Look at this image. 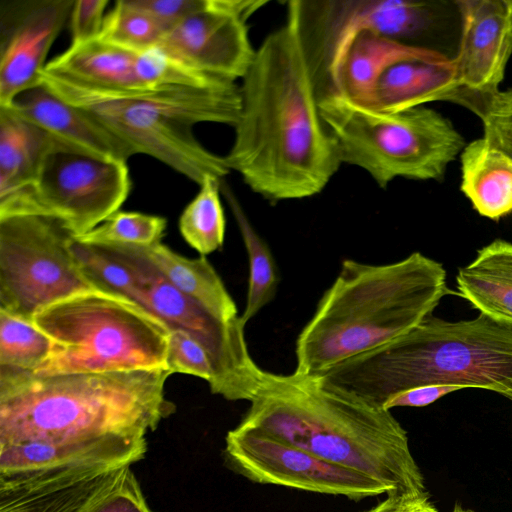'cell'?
<instances>
[{
	"instance_id": "obj_18",
	"label": "cell",
	"mask_w": 512,
	"mask_h": 512,
	"mask_svg": "<svg viewBox=\"0 0 512 512\" xmlns=\"http://www.w3.org/2000/svg\"><path fill=\"white\" fill-rule=\"evenodd\" d=\"M7 107L60 143L89 155L127 162L135 154L93 115L67 103L42 83L17 94Z\"/></svg>"
},
{
	"instance_id": "obj_6",
	"label": "cell",
	"mask_w": 512,
	"mask_h": 512,
	"mask_svg": "<svg viewBox=\"0 0 512 512\" xmlns=\"http://www.w3.org/2000/svg\"><path fill=\"white\" fill-rule=\"evenodd\" d=\"M40 83L67 103L93 115L135 152L151 156L198 185L229 172L224 156L206 149L193 126L234 127L241 109L240 87L194 89L161 87L106 91L85 87L42 71Z\"/></svg>"
},
{
	"instance_id": "obj_36",
	"label": "cell",
	"mask_w": 512,
	"mask_h": 512,
	"mask_svg": "<svg viewBox=\"0 0 512 512\" xmlns=\"http://www.w3.org/2000/svg\"><path fill=\"white\" fill-rule=\"evenodd\" d=\"M461 389L464 388L457 385L421 386L393 396L383 407L388 410L394 407H424L451 392Z\"/></svg>"
},
{
	"instance_id": "obj_8",
	"label": "cell",
	"mask_w": 512,
	"mask_h": 512,
	"mask_svg": "<svg viewBox=\"0 0 512 512\" xmlns=\"http://www.w3.org/2000/svg\"><path fill=\"white\" fill-rule=\"evenodd\" d=\"M319 109L342 164L365 170L380 188L397 177L439 180L466 146L451 122L430 108L387 113L330 94L320 98Z\"/></svg>"
},
{
	"instance_id": "obj_11",
	"label": "cell",
	"mask_w": 512,
	"mask_h": 512,
	"mask_svg": "<svg viewBox=\"0 0 512 512\" xmlns=\"http://www.w3.org/2000/svg\"><path fill=\"white\" fill-rule=\"evenodd\" d=\"M137 304L169 330L188 333L204 348L214 369V380L209 385L213 394L231 401L252 400L265 371L249 354L241 317L226 321L215 316L172 287L157 270L142 289Z\"/></svg>"
},
{
	"instance_id": "obj_10",
	"label": "cell",
	"mask_w": 512,
	"mask_h": 512,
	"mask_svg": "<svg viewBox=\"0 0 512 512\" xmlns=\"http://www.w3.org/2000/svg\"><path fill=\"white\" fill-rule=\"evenodd\" d=\"M132 181L127 162L107 160L58 143L40 168L35 190L43 215L81 236L119 211Z\"/></svg>"
},
{
	"instance_id": "obj_28",
	"label": "cell",
	"mask_w": 512,
	"mask_h": 512,
	"mask_svg": "<svg viewBox=\"0 0 512 512\" xmlns=\"http://www.w3.org/2000/svg\"><path fill=\"white\" fill-rule=\"evenodd\" d=\"M136 75L142 89L180 87L225 89L236 82L192 68L166 54L159 47L138 53Z\"/></svg>"
},
{
	"instance_id": "obj_31",
	"label": "cell",
	"mask_w": 512,
	"mask_h": 512,
	"mask_svg": "<svg viewBox=\"0 0 512 512\" xmlns=\"http://www.w3.org/2000/svg\"><path fill=\"white\" fill-rule=\"evenodd\" d=\"M447 100L478 115L483 124L484 138L512 157V88L491 94L454 91Z\"/></svg>"
},
{
	"instance_id": "obj_20",
	"label": "cell",
	"mask_w": 512,
	"mask_h": 512,
	"mask_svg": "<svg viewBox=\"0 0 512 512\" xmlns=\"http://www.w3.org/2000/svg\"><path fill=\"white\" fill-rule=\"evenodd\" d=\"M137 53L94 38L70 44L44 71L70 82L106 91L142 89L136 75Z\"/></svg>"
},
{
	"instance_id": "obj_26",
	"label": "cell",
	"mask_w": 512,
	"mask_h": 512,
	"mask_svg": "<svg viewBox=\"0 0 512 512\" xmlns=\"http://www.w3.org/2000/svg\"><path fill=\"white\" fill-rule=\"evenodd\" d=\"M221 181L206 177L179 218L182 237L201 256L219 250L224 243L226 220L220 199Z\"/></svg>"
},
{
	"instance_id": "obj_30",
	"label": "cell",
	"mask_w": 512,
	"mask_h": 512,
	"mask_svg": "<svg viewBox=\"0 0 512 512\" xmlns=\"http://www.w3.org/2000/svg\"><path fill=\"white\" fill-rule=\"evenodd\" d=\"M166 218L141 212L117 211L91 231L76 237L94 244H125L150 247L161 242Z\"/></svg>"
},
{
	"instance_id": "obj_38",
	"label": "cell",
	"mask_w": 512,
	"mask_h": 512,
	"mask_svg": "<svg viewBox=\"0 0 512 512\" xmlns=\"http://www.w3.org/2000/svg\"><path fill=\"white\" fill-rule=\"evenodd\" d=\"M451 512H474L473 510L464 508L461 504L455 503Z\"/></svg>"
},
{
	"instance_id": "obj_34",
	"label": "cell",
	"mask_w": 512,
	"mask_h": 512,
	"mask_svg": "<svg viewBox=\"0 0 512 512\" xmlns=\"http://www.w3.org/2000/svg\"><path fill=\"white\" fill-rule=\"evenodd\" d=\"M153 18L166 32L204 8L206 0H128Z\"/></svg>"
},
{
	"instance_id": "obj_32",
	"label": "cell",
	"mask_w": 512,
	"mask_h": 512,
	"mask_svg": "<svg viewBox=\"0 0 512 512\" xmlns=\"http://www.w3.org/2000/svg\"><path fill=\"white\" fill-rule=\"evenodd\" d=\"M82 512H152L131 466L122 468L115 480Z\"/></svg>"
},
{
	"instance_id": "obj_3",
	"label": "cell",
	"mask_w": 512,
	"mask_h": 512,
	"mask_svg": "<svg viewBox=\"0 0 512 512\" xmlns=\"http://www.w3.org/2000/svg\"><path fill=\"white\" fill-rule=\"evenodd\" d=\"M238 424L369 476L392 493H427L406 430L390 410L316 376L265 371Z\"/></svg>"
},
{
	"instance_id": "obj_29",
	"label": "cell",
	"mask_w": 512,
	"mask_h": 512,
	"mask_svg": "<svg viewBox=\"0 0 512 512\" xmlns=\"http://www.w3.org/2000/svg\"><path fill=\"white\" fill-rule=\"evenodd\" d=\"M164 34L148 14L128 0H118L106 14L98 38L138 54L156 47Z\"/></svg>"
},
{
	"instance_id": "obj_35",
	"label": "cell",
	"mask_w": 512,
	"mask_h": 512,
	"mask_svg": "<svg viewBox=\"0 0 512 512\" xmlns=\"http://www.w3.org/2000/svg\"><path fill=\"white\" fill-rule=\"evenodd\" d=\"M108 0H74L70 12L71 43H82L100 35Z\"/></svg>"
},
{
	"instance_id": "obj_21",
	"label": "cell",
	"mask_w": 512,
	"mask_h": 512,
	"mask_svg": "<svg viewBox=\"0 0 512 512\" xmlns=\"http://www.w3.org/2000/svg\"><path fill=\"white\" fill-rule=\"evenodd\" d=\"M456 88L451 59L401 61L380 76L366 107L387 113L399 112L445 100Z\"/></svg>"
},
{
	"instance_id": "obj_24",
	"label": "cell",
	"mask_w": 512,
	"mask_h": 512,
	"mask_svg": "<svg viewBox=\"0 0 512 512\" xmlns=\"http://www.w3.org/2000/svg\"><path fill=\"white\" fill-rule=\"evenodd\" d=\"M144 250L161 277L180 293L223 320L240 318L233 298L206 256L188 258L161 242Z\"/></svg>"
},
{
	"instance_id": "obj_5",
	"label": "cell",
	"mask_w": 512,
	"mask_h": 512,
	"mask_svg": "<svg viewBox=\"0 0 512 512\" xmlns=\"http://www.w3.org/2000/svg\"><path fill=\"white\" fill-rule=\"evenodd\" d=\"M315 376L379 407L428 385L482 388L512 401V325L482 313L454 322L431 314L398 338Z\"/></svg>"
},
{
	"instance_id": "obj_7",
	"label": "cell",
	"mask_w": 512,
	"mask_h": 512,
	"mask_svg": "<svg viewBox=\"0 0 512 512\" xmlns=\"http://www.w3.org/2000/svg\"><path fill=\"white\" fill-rule=\"evenodd\" d=\"M33 323L52 341L33 375L167 369L170 331L149 311L102 292L57 302Z\"/></svg>"
},
{
	"instance_id": "obj_4",
	"label": "cell",
	"mask_w": 512,
	"mask_h": 512,
	"mask_svg": "<svg viewBox=\"0 0 512 512\" xmlns=\"http://www.w3.org/2000/svg\"><path fill=\"white\" fill-rule=\"evenodd\" d=\"M451 293L443 265L420 252L382 265L344 260L297 337L294 373L318 375L398 338Z\"/></svg>"
},
{
	"instance_id": "obj_37",
	"label": "cell",
	"mask_w": 512,
	"mask_h": 512,
	"mask_svg": "<svg viewBox=\"0 0 512 512\" xmlns=\"http://www.w3.org/2000/svg\"><path fill=\"white\" fill-rule=\"evenodd\" d=\"M365 512H439L427 493H390L375 507Z\"/></svg>"
},
{
	"instance_id": "obj_14",
	"label": "cell",
	"mask_w": 512,
	"mask_h": 512,
	"mask_svg": "<svg viewBox=\"0 0 512 512\" xmlns=\"http://www.w3.org/2000/svg\"><path fill=\"white\" fill-rule=\"evenodd\" d=\"M74 0H1L0 106L40 84L47 54Z\"/></svg>"
},
{
	"instance_id": "obj_19",
	"label": "cell",
	"mask_w": 512,
	"mask_h": 512,
	"mask_svg": "<svg viewBox=\"0 0 512 512\" xmlns=\"http://www.w3.org/2000/svg\"><path fill=\"white\" fill-rule=\"evenodd\" d=\"M121 469L70 472L0 484V512H82Z\"/></svg>"
},
{
	"instance_id": "obj_1",
	"label": "cell",
	"mask_w": 512,
	"mask_h": 512,
	"mask_svg": "<svg viewBox=\"0 0 512 512\" xmlns=\"http://www.w3.org/2000/svg\"><path fill=\"white\" fill-rule=\"evenodd\" d=\"M165 368L36 376L0 372V484L142 460L174 413Z\"/></svg>"
},
{
	"instance_id": "obj_12",
	"label": "cell",
	"mask_w": 512,
	"mask_h": 512,
	"mask_svg": "<svg viewBox=\"0 0 512 512\" xmlns=\"http://www.w3.org/2000/svg\"><path fill=\"white\" fill-rule=\"evenodd\" d=\"M230 466L249 480L359 500L392 490L360 472L316 457L261 431L237 426L225 438Z\"/></svg>"
},
{
	"instance_id": "obj_17",
	"label": "cell",
	"mask_w": 512,
	"mask_h": 512,
	"mask_svg": "<svg viewBox=\"0 0 512 512\" xmlns=\"http://www.w3.org/2000/svg\"><path fill=\"white\" fill-rule=\"evenodd\" d=\"M58 143L11 108L0 106V218L42 214L35 185L44 159Z\"/></svg>"
},
{
	"instance_id": "obj_25",
	"label": "cell",
	"mask_w": 512,
	"mask_h": 512,
	"mask_svg": "<svg viewBox=\"0 0 512 512\" xmlns=\"http://www.w3.org/2000/svg\"><path fill=\"white\" fill-rule=\"evenodd\" d=\"M221 192L231 208L248 255L247 302L245 310L240 316L246 325L275 297L278 273L267 243L256 232L237 198L223 181H221Z\"/></svg>"
},
{
	"instance_id": "obj_2",
	"label": "cell",
	"mask_w": 512,
	"mask_h": 512,
	"mask_svg": "<svg viewBox=\"0 0 512 512\" xmlns=\"http://www.w3.org/2000/svg\"><path fill=\"white\" fill-rule=\"evenodd\" d=\"M286 4L284 23L256 48L241 79L240 114L224 156L230 171L272 202L320 193L342 164L320 115L296 11Z\"/></svg>"
},
{
	"instance_id": "obj_9",
	"label": "cell",
	"mask_w": 512,
	"mask_h": 512,
	"mask_svg": "<svg viewBox=\"0 0 512 512\" xmlns=\"http://www.w3.org/2000/svg\"><path fill=\"white\" fill-rule=\"evenodd\" d=\"M75 237L53 216L0 218V310L33 322L57 302L96 291L71 251Z\"/></svg>"
},
{
	"instance_id": "obj_23",
	"label": "cell",
	"mask_w": 512,
	"mask_h": 512,
	"mask_svg": "<svg viewBox=\"0 0 512 512\" xmlns=\"http://www.w3.org/2000/svg\"><path fill=\"white\" fill-rule=\"evenodd\" d=\"M461 191L482 216L499 220L512 212V157L482 137L461 152Z\"/></svg>"
},
{
	"instance_id": "obj_16",
	"label": "cell",
	"mask_w": 512,
	"mask_h": 512,
	"mask_svg": "<svg viewBox=\"0 0 512 512\" xmlns=\"http://www.w3.org/2000/svg\"><path fill=\"white\" fill-rule=\"evenodd\" d=\"M434 50L405 44L359 30L337 50L317 86L319 97L337 94L368 106L380 76L391 66L406 60L444 61Z\"/></svg>"
},
{
	"instance_id": "obj_27",
	"label": "cell",
	"mask_w": 512,
	"mask_h": 512,
	"mask_svg": "<svg viewBox=\"0 0 512 512\" xmlns=\"http://www.w3.org/2000/svg\"><path fill=\"white\" fill-rule=\"evenodd\" d=\"M51 350L52 341L33 322L0 310V372L34 373Z\"/></svg>"
},
{
	"instance_id": "obj_15",
	"label": "cell",
	"mask_w": 512,
	"mask_h": 512,
	"mask_svg": "<svg viewBox=\"0 0 512 512\" xmlns=\"http://www.w3.org/2000/svg\"><path fill=\"white\" fill-rule=\"evenodd\" d=\"M462 30L452 60L457 88L472 94L498 91L512 54V0L456 2Z\"/></svg>"
},
{
	"instance_id": "obj_22",
	"label": "cell",
	"mask_w": 512,
	"mask_h": 512,
	"mask_svg": "<svg viewBox=\"0 0 512 512\" xmlns=\"http://www.w3.org/2000/svg\"><path fill=\"white\" fill-rule=\"evenodd\" d=\"M458 295L490 318L512 325V243L495 239L459 268Z\"/></svg>"
},
{
	"instance_id": "obj_13",
	"label": "cell",
	"mask_w": 512,
	"mask_h": 512,
	"mask_svg": "<svg viewBox=\"0 0 512 512\" xmlns=\"http://www.w3.org/2000/svg\"><path fill=\"white\" fill-rule=\"evenodd\" d=\"M265 0H206L204 8L164 34L157 45L170 57L236 82L248 71L253 48L248 19Z\"/></svg>"
},
{
	"instance_id": "obj_33",
	"label": "cell",
	"mask_w": 512,
	"mask_h": 512,
	"mask_svg": "<svg viewBox=\"0 0 512 512\" xmlns=\"http://www.w3.org/2000/svg\"><path fill=\"white\" fill-rule=\"evenodd\" d=\"M167 369L172 373L199 377L212 384L214 369L204 348L188 333L169 330Z\"/></svg>"
}]
</instances>
